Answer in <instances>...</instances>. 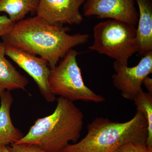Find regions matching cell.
Instances as JSON below:
<instances>
[{
  "instance_id": "obj_1",
  "label": "cell",
  "mask_w": 152,
  "mask_h": 152,
  "mask_svg": "<svg viewBox=\"0 0 152 152\" xmlns=\"http://www.w3.org/2000/svg\"><path fill=\"white\" fill-rule=\"evenodd\" d=\"M70 30L64 25L50 23L37 15L17 22L2 39L5 45L39 55L53 69L73 48L88 42V35L69 34Z\"/></svg>"
},
{
  "instance_id": "obj_2",
  "label": "cell",
  "mask_w": 152,
  "mask_h": 152,
  "mask_svg": "<svg viewBox=\"0 0 152 152\" xmlns=\"http://www.w3.org/2000/svg\"><path fill=\"white\" fill-rule=\"evenodd\" d=\"M53 113L38 119L27 134L16 144L37 146L46 152H60L80 137L84 115L73 102L59 97Z\"/></svg>"
},
{
  "instance_id": "obj_3",
  "label": "cell",
  "mask_w": 152,
  "mask_h": 152,
  "mask_svg": "<svg viewBox=\"0 0 152 152\" xmlns=\"http://www.w3.org/2000/svg\"><path fill=\"white\" fill-rule=\"evenodd\" d=\"M148 134L146 120L137 110L132 118L126 122L96 118L88 125L83 139L69 144L60 152H113L129 143L146 144Z\"/></svg>"
},
{
  "instance_id": "obj_4",
  "label": "cell",
  "mask_w": 152,
  "mask_h": 152,
  "mask_svg": "<svg viewBox=\"0 0 152 152\" xmlns=\"http://www.w3.org/2000/svg\"><path fill=\"white\" fill-rule=\"evenodd\" d=\"M94 42L90 50L113 58L128 66L129 59L138 52L135 26L110 20L100 22L93 28Z\"/></svg>"
},
{
  "instance_id": "obj_5",
  "label": "cell",
  "mask_w": 152,
  "mask_h": 152,
  "mask_svg": "<svg viewBox=\"0 0 152 152\" xmlns=\"http://www.w3.org/2000/svg\"><path fill=\"white\" fill-rule=\"evenodd\" d=\"M79 53L72 49L56 67L51 69L48 83L50 91L73 102L75 101L101 103L104 98L97 94L85 84L80 69L77 62Z\"/></svg>"
},
{
  "instance_id": "obj_6",
  "label": "cell",
  "mask_w": 152,
  "mask_h": 152,
  "mask_svg": "<svg viewBox=\"0 0 152 152\" xmlns=\"http://www.w3.org/2000/svg\"><path fill=\"white\" fill-rule=\"evenodd\" d=\"M113 66L115 73L112 76L113 86L122 96L133 100L142 90L144 79L152 73V52L145 55L134 66L129 67L116 61Z\"/></svg>"
},
{
  "instance_id": "obj_7",
  "label": "cell",
  "mask_w": 152,
  "mask_h": 152,
  "mask_svg": "<svg viewBox=\"0 0 152 152\" xmlns=\"http://www.w3.org/2000/svg\"><path fill=\"white\" fill-rule=\"evenodd\" d=\"M5 54L34 79L41 94L47 102H55L56 96L52 94L49 88L48 80L51 69L47 61L20 49L5 45Z\"/></svg>"
},
{
  "instance_id": "obj_8",
  "label": "cell",
  "mask_w": 152,
  "mask_h": 152,
  "mask_svg": "<svg viewBox=\"0 0 152 152\" xmlns=\"http://www.w3.org/2000/svg\"><path fill=\"white\" fill-rule=\"evenodd\" d=\"M135 0H86L83 7L85 16L117 20L135 26L139 13Z\"/></svg>"
},
{
  "instance_id": "obj_9",
  "label": "cell",
  "mask_w": 152,
  "mask_h": 152,
  "mask_svg": "<svg viewBox=\"0 0 152 152\" xmlns=\"http://www.w3.org/2000/svg\"><path fill=\"white\" fill-rule=\"evenodd\" d=\"M86 0H39L37 16L55 25H79L83 21L80 9Z\"/></svg>"
},
{
  "instance_id": "obj_10",
  "label": "cell",
  "mask_w": 152,
  "mask_h": 152,
  "mask_svg": "<svg viewBox=\"0 0 152 152\" xmlns=\"http://www.w3.org/2000/svg\"><path fill=\"white\" fill-rule=\"evenodd\" d=\"M135 1L139 10L136 44L139 55L144 56L152 52V1Z\"/></svg>"
},
{
  "instance_id": "obj_11",
  "label": "cell",
  "mask_w": 152,
  "mask_h": 152,
  "mask_svg": "<svg viewBox=\"0 0 152 152\" xmlns=\"http://www.w3.org/2000/svg\"><path fill=\"white\" fill-rule=\"evenodd\" d=\"M0 99V144L7 146L16 143L24 135L12 122L10 109L13 99L10 92L4 93Z\"/></svg>"
},
{
  "instance_id": "obj_12",
  "label": "cell",
  "mask_w": 152,
  "mask_h": 152,
  "mask_svg": "<svg viewBox=\"0 0 152 152\" xmlns=\"http://www.w3.org/2000/svg\"><path fill=\"white\" fill-rule=\"evenodd\" d=\"M5 54V45L0 42V97L6 91L25 90L28 80L17 71Z\"/></svg>"
},
{
  "instance_id": "obj_13",
  "label": "cell",
  "mask_w": 152,
  "mask_h": 152,
  "mask_svg": "<svg viewBox=\"0 0 152 152\" xmlns=\"http://www.w3.org/2000/svg\"><path fill=\"white\" fill-rule=\"evenodd\" d=\"M39 0H0V13H6L16 23L25 19L26 15L36 13Z\"/></svg>"
},
{
  "instance_id": "obj_14",
  "label": "cell",
  "mask_w": 152,
  "mask_h": 152,
  "mask_svg": "<svg viewBox=\"0 0 152 152\" xmlns=\"http://www.w3.org/2000/svg\"><path fill=\"white\" fill-rule=\"evenodd\" d=\"M134 101L137 110L140 111L146 120L148 125V134L146 145L152 147V94L142 90L136 96Z\"/></svg>"
},
{
  "instance_id": "obj_15",
  "label": "cell",
  "mask_w": 152,
  "mask_h": 152,
  "mask_svg": "<svg viewBox=\"0 0 152 152\" xmlns=\"http://www.w3.org/2000/svg\"><path fill=\"white\" fill-rule=\"evenodd\" d=\"M113 152H152V147L146 144L129 143L123 145Z\"/></svg>"
},
{
  "instance_id": "obj_16",
  "label": "cell",
  "mask_w": 152,
  "mask_h": 152,
  "mask_svg": "<svg viewBox=\"0 0 152 152\" xmlns=\"http://www.w3.org/2000/svg\"><path fill=\"white\" fill-rule=\"evenodd\" d=\"M6 146L10 152H46L37 146L30 144H14Z\"/></svg>"
},
{
  "instance_id": "obj_17",
  "label": "cell",
  "mask_w": 152,
  "mask_h": 152,
  "mask_svg": "<svg viewBox=\"0 0 152 152\" xmlns=\"http://www.w3.org/2000/svg\"><path fill=\"white\" fill-rule=\"evenodd\" d=\"M15 23L6 15H0V38L10 32Z\"/></svg>"
},
{
  "instance_id": "obj_18",
  "label": "cell",
  "mask_w": 152,
  "mask_h": 152,
  "mask_svg": "<svg viewBox=\"0 0 152 152\" xmlns=\"http://www.w3.org/2000/svg\"><path fill=\"white\" fill-rule=\"evenodd\" d=\"M143 84L144 85L148 91V93L152 94V79L148 76L144 79L143 82Z\"/></svg>"
},
{
  "instance_id": "obj_19",
  "label": "cell",
  "mask_w": 152,
  "mask_h": 152,
  "mask_svg": "<svg viewBox=\"0 0 152 152\" xmlns=\"http://www.w3.org/2000/svg\"><path fill=\"white\" fill-rule=\"evenodd\" d=\"M3 149L4 152H10L8 149L7 148L6 146L3 145Z\"/></svg>"
},
{
  "instance_id": "obj_20",
  "label": "cell",
  "mask_w": 152,
  "mask_h": 152,
  "mask_svg": "<svg viewBox=\"0 0 152 152\" xmlns=\"http://www.w3.org/2000/svg\"><path fill=\"white\" fill-rule=\"evenodd\" d=\"M3 145L0 144V152H4L3 149Z\"/></svg>"
}]
</instances>
